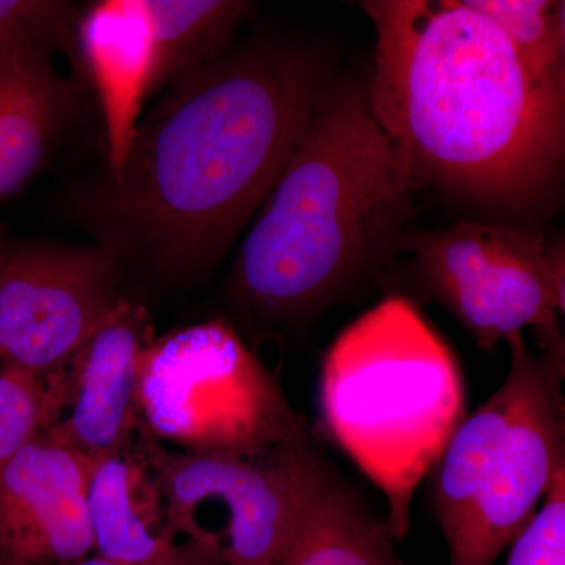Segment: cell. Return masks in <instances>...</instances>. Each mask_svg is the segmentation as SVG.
<instances>
[{"mask_svg": "<svg viewBox=\"0 0 565 565\" xmlns=\"http://www.w3.org/2000/svg\"><path fill=\"white\" fill-rule=\"evenodd\" d=\"M333 77L318 51L258 41L174 81L120 173L85 195L99 245L169 274L206 269L266 202Z\"/></svg>", "mask_w": 565, "mask_h": 565, "instance_id": "6da1fadb", "label": "cell"}, {"mask_svg": "<svg viewBox=\"0 0 565 565\" xmlns=\"http://www.w3.org/2000/svg\"><path fill=\"white\" fill-rule=\"evenodd\" d=\"M375 29L364 84L415 188L481 210L548 211L565 158V77L530 65L465 0H366Z\"/></svg>", "mask_w": 565, "mask_h": 565, "instance_id": "7a4b0ae2", "label": "cell"}, {"mask_svg": "<svg viewBox=\"0 0 565 565\" xmlns=\"http://www.w3.org/2000/svg\"><path fill=\"white\" fill-rule=\"evenodd\" d=\"M415 189L364 84L333 77L234 263L228 288L237 311L286 333L375 282L385 286Z\"/></svg>", "mask_w": 565, "mask_h": 565, "instance_id": "3957f363", "label": "cell"}, {"mask_svg": "<svg viewBox=\"0 0 565 565\" xmlns=\"http://www.w3.org/2000/svg\"><path fill=\"white\" fill-rule=\"evenodd\" d=\"M327 429L388 500L390 530L411 526L419 479L463 418V381L451 349L403 296L345 327L323 360Z\"/></svg>", "mask_w": 565, "mask_h": 565, "instance_id": "277c9868", "label": "cell"}, {"mask_svg": "<svg viewBox=\"0 0 565 565\" xmlns=\"http://www.w3.org/2000/svg\"><path fill=\"white\" fill-rule=\"evenodd\" d=\"M386 286L415 305L438 303L484 351L525 330L565 362V247L534 226L462 221L408 230Z\"/></svg>", "mask_w": 565, "mask_h": 565, "instance_id": "5b68a950", "label": "cell"}, {"mask_svg": "<svg viewBox=\"0 0 565 565\" xmlns=\"http://www.w3.org/2000/svg\"><path fill=\"white\" fill-rule=\"evenodd\" d=\"M139 427L192 455L266 457L310 437L280 385L223 321L154 338L141 360Z\"/></svg>", "mask_w": 565, "mask_h": 565, "instance_id": "8992f818", "label": "cell"}, {"mask_svg": "<svg viewBox=\"0 0 565 565\" xmlns=\"http://www.w3.org/2000/svg\"><path fill=\"white\" fill-rule=\"evenodd\" d=\"M178 541L225 565H278L299 512L311 437L277 455H192L173 451L140 429Z\"/></svg>", "mask_w": 565, "mask_h": 565, "instance_id": "52a82bcc", "label": "cell"}, {"mask_svg": "<svg viewBox=\"0 0 565 565\" xmlns=\"http://www.w3.org/2000/svg\"><path fill=\"white\" fill-rule=\"evenodd\" d=\"M126 299L109 248L0 236V364L61 374Z\"/></svg>", "mask_w": 565, "mask_h": 565, "instance_id": "ba28073f", "label": "cell"}, {"mask_svg": "<svg viewBox=\"0 0 565 565\" xmlns=\"http://www.w3.org/2000/svg\"><path fill=\"white\" fill-rule=\"evenodd\" d=\"M520 373L515 415L500 455L448 544L449 565H493L533 520L565 467L564 360L509 341Z\"/></svg>", "mask_w": 565, "mask_h": 565, "instance_id": "9c48e42d", "label": "cell"}, {"mask_svg": "<svg viewBox=\"0 0 565 565\" xmlns=\"http://www.w3.org/2000/svg\"><path fill=\"white\" fill-rule=\"evenodd\" d=\"M92 463L47 429L7 463L0 471V565H71L93 555Z\"/></svg>", "mask_w": 565, "mask_h": 565, "instance_id": "30bf717a", "label": "cell"}, {"mask_svg": "<svg viewBox=\"0 0 565 565\" xmlns=\"http://www.w3.org/2000/svg\"><path fill=\"white\" fill-rule=\"evenodd\" d=\"M154 338L147 308L126 299L63 370L61 415L47 430L90 460L128 448L139 430L141 360Z\"/></svg>", "mask_w": 565, "mask_h": 565, "instance_id": "8fae6325", "label": "cell"}, {"mask_svg": "<svg viewBox=\"0 0 565 565\" xmlns=\"http://www.w3.org/2000/svg\"><path fill=\"white\" fill-rule=\"evenodd\" d=\"M76 57L102 107L107 177H117L145 103L158 93V52L140 0H106L81 14Z\"/></svg>", "mask_w": 565, "mask_h": 565, "instance_id": "7c38bea8", "label": "cell"}, {"mask_svg": "<svg viewBox=\"0 0 565 565\" xmlns=\"http://www.w3.org/2000/svg\"><path fill=\"white\" fill-rule=\"evenodd\" d=\"M55 52L24 36L0 39V200L43 169L82 98L55 70Z\"/></svg>", "mask_w": 565, "mask_h": 565, "instance_id": "4fadbf2b", "label": "cell"}, {"mask_svg": "<svg viewBox=\"0 0 565 565\" xmlns=\"http://www.w3.org/2000/svg\"><path fill=\"white\" fill-rule=\"evenodd\" d=\"M93 555L117 565H159L177 552L158 471L140 430L128 448L93 460L87 486Z\"/></svg>", "mask_w": 565, "mask_h": 565, "instance_id": "5bb4252c", "label": "cell"}, {"mask_svg": "<svg viewBox=\"0 0 565 565\" xmlns=\"http://www.w3.org/2000/svg\"><path fill=\"white\" fill-rule=\"evenodd\" d=\"M396 541L386 516L315 448L305 463L291 541L278 565H411Z\"/></svg>", "mask_w": 565, "mask_h": 565, "instance_id": "9a60e30c", "label": "cell"}, {"mask_svg": "<svg viewBox=\"0 0 565 565\" xmlns=\"http://www.w3.org/2000/svg\"><path fill=\"white\" fill-rule=\"evenodd\" d=\"M519 394L520 373L515 363L509 362L503 384L473 415L462 419L437 460L433 503L446 542L462 525L503 448Z\"/></svg>", "mask_w": 565, "mask_h": 565, "instance_id": "2e32d148", "label": "cell"}, {"mask_svg": "<svg viewBox=\"0 0 565 565\" xmlns=\"http://www.w3.org/2000/svg\"><path fill=\"white\" fill-rule=\"evenodd\" d=\"M156 52V90L228 50L255 3L243 0H140Z\"/></svg>", "mask_w": 565, "mask_h": 565, "instance_id": "e0dca14e", "label": "cell"}, {"mask_svg": "<svg viewBox=\"0 0 565 565\" xmlns=\"http://www.w3.org/2000/svg\"><path fill=\"white\" fill-rule=\"evenodd\" d=\"M504 33L535 70L565 77L563 0H465Z\"/></svg>", "mask_w": 565, "mask_h": 565, "instance_id": "ac0fdd59", "label": "cell"}, {"mask_svg": "<svg viewBox=\"0 0 565 565\" xmlns=\"http://www.w3.org/2000/svg\"><path fill=\"white\" fill-rule=\"evenodd\" d=\"M62 373L40 377L0 364V471L57 422L63 404Z\"/></svg>", "mask_w": 565, "mask_h": 565, "instance_id": "d6986e66", "label": "cell"}, {"mask_svg": "<svg viewBox=\"0 0 565 565\" xmlns=\"http://www.w3.org/2000/svg\"><path fill=\"white\" fill-rule=\"evenodd\" d=\"M79 11L52 0H0V39L24 36L77 62Z\"/></svg>", "mask_w": 565, "mask_h": 565, "instance_id": "ffe728a7", "label": "cell"}, {"mask_svg": "<svg viewBox=\"0 0 565 565\" xmlns=\"http://www.w3.org/2000/svg\"><path fill=\"white\" fill-rule=\"evenodd\" d=\"M505 565H565V467L559 468Z\"/></svg>", "mask_w": 565, "mask_h": 565, "instance_id": "44dd1931", "label": "cell"}, {"mask_svg": "<svg viewBox=\"0 0 565 565\" xmlns=\"http://www.w3.org/2000/svg\"><path fill=\"white\" fill-rule=\"evenodd\" d=\"M71 565H117L107 563L102 557L92 555ZM159 565H225L222 563L221 557L215 556L214 553L206 552L200 546L189 544V542H181L178 545L177 552L173 553L169 559L163 561Z\"/></svg>", "mask_w": 565, "mask_h": 565, "instance_id": "7402d4cb", "label": "cell"}]
</instances>
